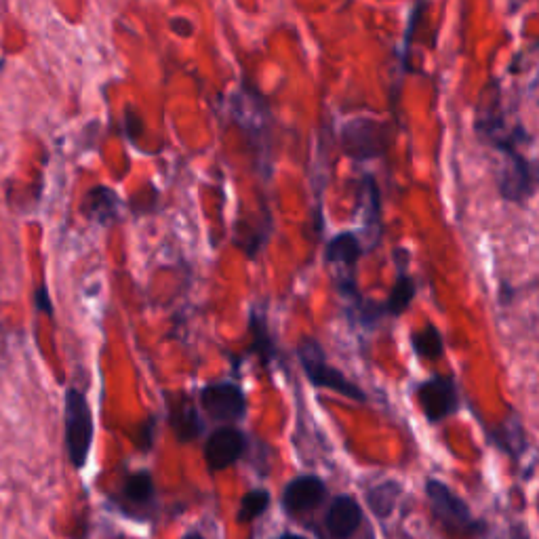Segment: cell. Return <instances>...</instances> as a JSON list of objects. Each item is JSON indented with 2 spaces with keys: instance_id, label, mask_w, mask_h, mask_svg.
<instances>
[{
  "instance_id": "cell-1",
  "label": "cell",
  "mask_w": 539,
  "mask_h": 539,
  "mask_svg": "<svg viewBox=\"0 0 539 539\" xmlns=\"http://www.w3.org/2000/svg\"><path fill=\"white\" fill-rule=\"evenodd\" d=\"M297 358L312 386L342 394L354 403H367V394L363 392V388L356 386L342 371L329 365L323 346L318 344L314 337H304L302 342L297 344Z\"/></svg>"
},
{
  "instance_id": "cell-2",
  "label": "cell",
  "mask_w": 539,
  "mask_h": 539,
  "mask_svg": "<svg viewBox=\"0 0 539 539\" xmlns=\"http://www.w3.org/2000/svg\"><path fill=\"white\" fill-rule=\"evenodd\" d=\"M93 413L87 403V396L78 388H68L66 392V447L70 462L76 470H83L91 445H93Z\"/></svg>"
},
{
  "instance_id": "cell-3",
  "label": "cell",
  "mask_w": 539,
  "mask_h": 539,
  "mask_svg": "<svg viewBox=\"0 0 539 539\" xmlns=\"http://www.w3.org/2000/svg\"><path fill=\"white\" fill-rule=\"evenodd\" d=\"M426 495L430 499L436 521L447 531L459 535H481L485 533V523L474 521V516L462 497L451 491L443 481L430 478L426 483Z\"/></svg>"
},
{
  "instance_id": "cell-4",
  "label": "cell",
  "mask_w": 539,
  "mask_h": 539,
  "mask_svg": "<svg viewBox=\"0 0 539 539\" xmlns=\"http://www.w3.org/2000/svg\"><path fill=\"white\" fill-rule=\"evenodd\" d=\"M201 407L213 422L234 424L247 415V396L232 382H213L201 390Z\"/></svg>"
},
{
  "instance_id": "cell-5",
  "label": "cell",
  "mask_w": 539,
  "mask_h": 539,
  "mask_svg": "<svg viewBox=\"0 0 539 539\" xmlns=\"http://www.w3.org/2000/svg\"><path fill=\"white\" fill-rule=\"evenodd\" d=\"M495 146L506 156L504 173L502 179H499V188H502L504 198H508V201H525L535 188V173L531 163L521 152H516L510 135L497 139Z\"/></svg>"
},
{
  "instance_id": "cell-6",
  "label": "cell",
  "mask_w": 539,
  "mask_h": 539,
  "mask_svg": "<svg viewBox=\"0 0 539 539\" xmlns=\"http://www.w3.org/2000/svg\"><path fill=\"white\" fill-rule=\"evenodd\" d=\"M417 401L430 424L443 422L459 409L457 384L451 375H434L417 386Z\"/></svg>"
},
{
  "instance_id": "cell-7",
  "label": "cell",
  "mask_w": 539,
  "mask_h": 539,
  "mask_svg": "<svg viewBox=\"0 0 539 539\" xmlns=\"http://www.w3.org/2000/svg\"><path fill=\"white\" fill-rule=\"evenodd\" d=\"M342 144L348 156L356 161H371L386 150L384 127L371 118H354L342 131Z\"/></svg>"
},
{
  "instance_id": "cell-8",
  "label": "cell",
  "mask_w": 539,
  "mask_h": 539,
  "mask_svg": "<svg viewBox=\"0 0 539 539\" xmlns=\"http://www.w3.org/2000/svg\"><path fill=\"white\" fill-rule=\"evenodd\" d=\"M247 451V436L234 426H222L209 434L205 443V462L211 472L234 466Z\"/></svg>"
},
{
  "instance_id": "cell-9",
  "label": "cell",
  "mask_w": 539,
  "mask_h": 539,
  "mask_svg": "<svg viewBox=\"0 0 539 539\" xmlns=\"http://www.w3.org/2000/svg\"><path fill=\"white\" fill-rule=\"evenodd\" d=\"M327 485L323 478L314 474L295 476L283 491V508L291 514H302L314 510L325 502Z\"/></svg>"
},
{
  "instance_id": "cell-10",
  "label": "cell",
  "mask_w": 539,
  "mask_h": 539,
  "mask_svg": "<svg viewBox=\"0 0 539 539\" xmlns=\"http://www.w3.org/2000/svg\"><path fill=\"white\" fill-rule=\"evenodd\" d=\"M363 523V510L352 495H337L327 512L325 525L335 539L352 537Z\"/></svg>"
},
{
  "instance_id": "cell-11",
  "label": "cell",
  "mask_w": 539,
  "mask_h": 539,
  "mask_svg": "<svg viewBox=\"0 0 539 539\" xmlns=\"http://www.w3.org/2000/svg\"><path fill=\"white\" fill-rule=\"evenodd\" d=\"M169 424L179 443H192L205 430L201 415H198L196 407L186 394H175V398L169 403Z\"/></svg>"
},
{
  "instance_id": "cell-12",
  "label": "cell",
  "mask_w": 539,
  "mask_h": 539,
  "mask_svg": "<svg viewBox=\"0 0 539 539\" xmlns=\"http://www.w3.org/2000/svg\"><path fill=\"white\" fill-rule=\"evenodd\" d=\"M118 207H121V201H118L116 192L108 186L91 188L83 203V211L87 213V217L99 226L114 224L118 219Z\"/></svg>"
},
{
  "instance_id": "cell-13",
  "label": "cell",
  "mask_w": 539,
  "mask_h": 539,
  "mask_svg": "<svg viewBox=\"0 0 539 539\" xmlns=\"http://www.w3.org/2000/svg\"><path fill=\"white\" fill-rule=\"evenodd\" d=\"M361 255H363L361 238H358L354 232L335 234L331 241L327 243V251H325L327 264L339 266V268H348V270H352L358 264V259H361Z\"/></svg>"
},
{
  "instance_id": "cell-14",
  "label": "cell",
  "mask_w": 539,
  "mask_h": 539,
  "mask_svg": "<svg viewBox=\"0 0 539 539\" xmlns=\"http://www.w3.org/2000/svg\"><path fill=\"white\" fill-rule=\"evenodd\" d=\"M401 493H403L401 483L384 481L367 491V504L377 518H388L394 512Z\"/></svg>"
},
{
  "instance_id": "cell-15",
  "label": "cell",
  "mask_w": 539,
  "mask_h": 539,
  "mask_svg": "<svg viewBox=\"0 0 539 539\" xmlns=\"http://www.w3.org/2000/svg\"><path fill=\"white\" fill-rule=\"evenodd\" d=\"M413 352L419 358H426V361H438L445 354V342L443 333L438 331L432 323H428L424 329H419L411 337Z\"/></svg>"
},
{
  "instance_id": "cell-16",
  "label": "cell",
  "mask_w": 539,
  "mask_h": 539,
  "mask_svg": "<svg viewBox=\"0 0 539 539\" xmlns=\"http://www.w3.org/2000/svg\"><path fill=\"white\" fill-rule=\"evenodd\" d=\"M415 293H417V285L413 278L407 274V272H401V276L396 278V283L388 295V302H386V312L390 316H401L409 304L415 299Z\"/></svg>"
},
{
  "instance_id": "cell-17",
  "label": "cell",
  "mask_w": 539,
  "mask_h": 539,
  "mask_svg": "<svg viewBox=\"0 0 539 539\" xmlns=\"http://www.w3.org/2000/svg\"><path fill=\"white\" fill-rule=\"evenodd\" d=\"M154 481L152 474L148 470H139L127 476L123 493L133 504H148L150 499L154 497Z\"/></svg>"
},
{
  "instance_id": "cell-18",
  "label": "cell",
  "mask_w": 539,
  "mask_h": 539,
  "mask_svg": "<svg viewBox=\"0 0 539 539\" xmlns=\"http://www.w3.org/2000/svg\"><path fill=\"white\" fill-rule=\"evenodd\" d=\"M270 506V493L266 489H253L245 493L238 506V523H251L255 518L262 516Z\"/></svg>"
},
{
  "instance_id": "cell-19",
  "label": "cell",
  "mask_w": 539,
  "mask_h": 539,
  "mask_svg": "<svg viewBox=\"0 0 539 539\" xmlns=\"http://www.w3.org/2000/svg\"><path fill=\"white\" fill-rule=\"evenodd\" d=\"M491 441L502 451H508L512 457L525 451V432L518 424H514V428H510V424H504L499 430L491 432Z\"/></svg>"
},
{
  "instance_id": "cell-20",
  "label": "cell",
  "mask_w": 539,
  "mask_h": 539,
  "mask_svg": "<svg viewBox=\"0 0 539 539\" xmlns=\"http://www.w3.org/2000/svg\"><path fill=\"white\" fill-rule=\"evenodd\" d=\"M361 203H363V207H365V226H367V228L375 234V238H377L375 228L379 226V192H377V186H375V179H373L371 175L365 177Z\"/></svg>"
},
{
  "instance_id": "cell-21",
  "label": "cell",
  "mask_w": 539,
  "mask_h": 539,
  "mask_svg": "<svg viewBox=\"0 0 539 539\" xmlns=\"http://www.w3.org/2000/svg\"><path fill=\"white\" fill-rule=\"evenodd\" d=\"M36 306H38V310H43L47 316H53V304H51V297H49V289L45 285L36 289Z\"/></svg>"
},
{
  "instance_id": "cell-22",
  "label": "cell",
  "mask_w": 539,
  "mask_h": 539,
  "mask_svg": "<svg viewBox=\"0 0 539 539\" xmlns=\"http://www.w3.org/2000/svg\"><path fill=\"white\" fill-rule=\"evenodd\" d=\"M139 438H144L142 443H139V449H150L152 447V441H154V419H148V422L144 424L142 428V434H139Z\"/></svg>"
},
{
  "instance_id": "cell-23",
  "label": "cell",
  "mask_w": 539,
  "mask_h": 539,
  "mask_svg": "<svg viewBox=\"0 0 539 539\" xmlns=\"http://www.w3.org/2000/svg\"><path fill=\"white\" fill-rule=\"evenodd\" d=\"M502 539H527V535H525V529L514 527V529H510Z\"/></svg>"
},
{
  "instance_id": "cell-24",
  "label": "cell",
  "mask_w": 539,
  "mask_h": 539,
  "mask_svg": "<svg viewBox=\"0 0 539 539\" xmlns=\"http://www.w3.org/2000/svg\"><path fill=\"white\" fill-rule=\"evenodd\" d=\"M182 539H205L201 533H196V531H192V533H186Z\"/></svg>"
},
{
  "instance_id": "cell-25",
  "label": "cell",
  "mask_w": 539,
  "mask_h": 539,
  "mask_svg": "<svg viewBox=\"0 0 539 539\" xmlns=\"http://www.w3.org/2000/svg\"><path fill=\"white\" fill-rule=\"evenodd\" d=\"M278 539H306V537H302V535H293V533H285V535H281Z\"/></svg>"
}]
</instances>
